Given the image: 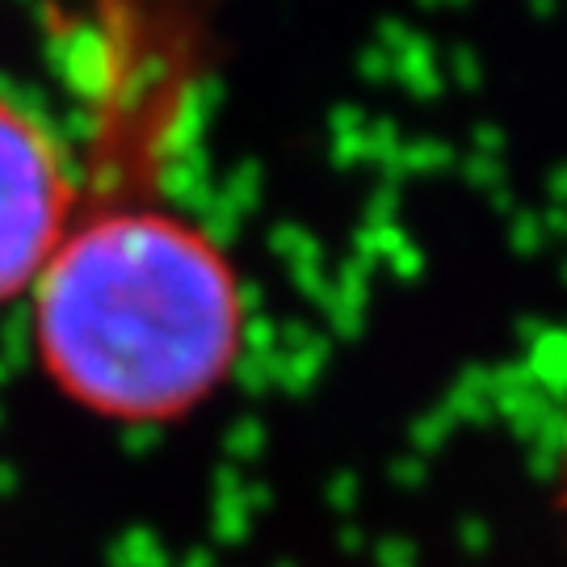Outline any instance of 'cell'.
Returning a JSON list of instances; mask_svg holds the SVG:
<instances>
[{
    "instance_id": "6da1fadb",
    "label": "cell",
    "mask_w": 567,
    "mask_h": 567,
    "mask_svg": "<svg viewBox=\"0 0 567 567\" xmlns=\"http://www.w3.org/2000/svg\"><path fill=\"white\" fill-rule=\"evenodd\" d=\"M240 337V282L227 257L164 210H105L63 236L34 282L47 379L105 421L185 416L227 379Z\"/></svg>"
},
{
    "instance_id": "7a4b0ae2",
    "label": "cell",
    "mask_w": 567,
    "mask_h": 567,
    "mask_svg": "<svg viewBox=\"0 0 567 567\" xmlns=\"http://www.w3.org/2000/svg\"><path fill=\"white\" fill-rule=\"evenodd\" d=\"M72 182L55 140L0 97V303L39 282L68 236Z\"/></svg>"
}]
</instances>
